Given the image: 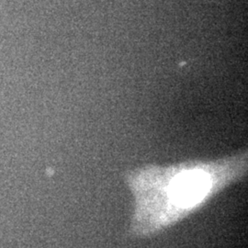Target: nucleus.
Listing matches in <instances>:
<instances>
[{
	"mask_svg": "<svg viewBox=\"0 0 248 248\" xmlns=\"http://www.w3.org/2000/svg\"><path fill=\"white\" fill-rule=\"evenodd\" d=\"M248 152L212 161L147 165L125 175L134 201L130 232L145 238L186 219L247 176Z\"/></svg>",
	"mask_w": 248,
	"mask_h": 248,
	"instance_id": "f257e3e1",
	"label": "nucleus"
}]
</instances>
